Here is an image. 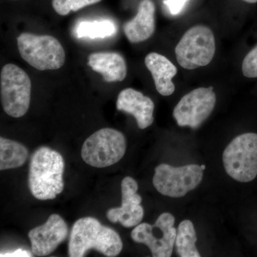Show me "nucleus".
<instances>
[{
  "label": "nucleus",
  "mask_w": 257,
  "mask_h": 257,
  "mask_svg": "<svg viewBox=\"0 0 257 257\" xmlns=\"http://www.w3.org/2000/svg\"><path fill=\"white\" fill-rule=\"evenodd\" d=\"M122 248L118 233L94 218H81L73 225L69 237V256L82 257L89 250L95 249L104 256L114 257Z\"/></svg>",
  "instance_id": "nucleus-1"
},
{
  "label": "nucleus",
  "mask_w": 257,
  "mask_h": 257,
  "mask_svg": "<svg viewBox=\"0 0 257 257\" xmlns=\"http://www.w3.org/2000/svg\"><path fill=\"white\" fill-rule=\"evenodd\" d=\"M64 161L59 152L40 147L32 155L29 172V187L40 200L53 199L64 189Z\"/></svg>",
  "instance_id": "nucleus-2"
},
{
  "label": "nucleus",
  "mask_w": 257,
  "mask_h": 257,
  "mask_svg": "<svg viewBox=\"0 0 257 257\" xmlns=\"http://www.w3.org/2000/svg\"><path fill=\"white\" fill-rule=\"evenodd\" d=\"M22 58L40 71L60 69L65 62V52L60 42L50 35L21 34L18 37Z\"/></svg>",
  "instance_id": "nucleus-3"
},
{
  "label": "nucleus",
  "mask_w": 257,
  "mask_h": 257,
  "mask_svg": "<svg viewBox=\"0 0 257 257\" xmlns=\"http://www.w3.org/2000/svg\"><path fill=\"white\" fill-rule=\"evenodd\" d=\"M223 164L229 177L250 182L257 176V134L245 133L235 138L225 149Z\"/></svg>",
  "instance_id": "nucleus-4"
},
{
  "label": "nucleus",
  "mask_w": 257,
  "mask_h": 257,
  "mask_svg": "<svg viewBox=\"0 0 257 257\" xmlns=\"http://www.w3.org/2000/svg\"><path fill=\"white\" fill-rule=\"evenodd\" d=\"M215 51V38L211 29L197 25L184 33L175 47V55L181 67L192 70L210 63Z\"/></svg>",
  "instance_id": "nucleus-5"
},
{
  "label": "nucleus",
  "mask_w": 257,
  "mask_h": 257,
  "mask_svg": "<svg viewBox=\"0 0 257 257\" xmlns=\"http://www.w3.org/2000/svg\"><path fill=\"white\" fill-rule=\"evenodd\" d=\"M126 141L122 133L104 128L91 135L83 144L82 157L87 165L104 168L117 163L125 155Z\"/></svg>",
  "instance_id": "nucleus-6"
},
{
  "label": "nucleus",
  "mask_w": 257,
  "mask_h": 257,
  "mask_svg": "<svg viewBox=\"0 0 257 257\" xmlns=\"http://www.w3.org/2000/svg\"><path fill=\"white\" fill-rule=\"evenodd\" d=\"M32 83L28 74L13 64L3 67L0 92L3 109L12 117L20 118L28 112L31 99Z\"/></svg>",
  "instance_id": "nucleus-7"
},
{
  "label": "nucleus",
  "mask_w": 257,
  "mask_h": 257,
  "mask_svg": "<svg viewBox=\"0 0 257 257\" xmlns=\"http://www.w3.org/2000/svg\"><path fill=\"white\" fill-rule=\"evenodd\" d=\"M203 171L201 166L197 165L175 167L162 164L155 169L153 184L162 195L182 197L199 185L203 178Z\"/></svg>",
  "instance_id": "nucleus-8"
},
{
  "label": "nucleus",
  "mask_w": 257,
  "mask_h": 257,
  "mask_svg": "<svg viewBox=\"0 0 257 257\" xmlns=\"http://www.w3.org/2000/svg\"><path fill=\"white\" fill-rule=\"evenodd\" d=\"M175 222L172 214L163 213L155 224L143 223L135 226L132 231V239L148 246L154 257H170L173 252L177 236Z\"/></svg>",
  "instance_id": "nucleus-9"
},
{
  "label": "nucleus",
  "mask_w": 257,
  "mask_h": 257,
  "mask_svg": "<svg viewBox=\"0 0 257 257\" xmlns=\"http://www.w3.org/2000/svg\"><path fill=\"white\" fill-rule=\"evenodd\" d=\"M213 87H199L185 94L173 111L179 126L198 128L209 118L216 104Z\"/></svg>",
  "instance_id": "nucleus-10"
},
{
  "label": "nucleus",
  "mask_w": 257,
  "mask_h": 257,
  "mask_svg": "<svg viewBox=\"0 0 257 257\" xmlns=\"http://www.w3.org/2000/svg\"><path fill=\"white\" fill-rule=\"evenodd\" d=\"M138 184L130 177L121 182V206L112 208L106 212V217L112 223L119 222L126 228L137 226L144 217L142 197L138 194Z\"/></svg>",
  "instance_id": "nucleus-11"
},
{
  "label": "nucleus",
  "mask_w": 257,
  "mask_h": 257,
  "mask_svg": "<svg viewBox=\"0 0 257 257\" xmlns=\"http://www.w3.org/2000/svg\"><path fill=\"white\" fill-rule=\"evenodd\" d=\"M68 234V227L60 215L52 214L45 224L29 232L32 251L37 256L50 254L63 242Z\"/></svg>",
  "instance_id": "nucleus-12"
},
{
  "label": "nucleus",
  "mask_w": 257,
  "mask_h": 257,
  "mask_svg": "<svg viewBox=\"0 0 257 257\" xmlns=\"http://www.w3.org/2000/svg\"><path fill=\"white\" fill-rule=\"evenodd\" d=\"M116 109L133 115L141 130L151 126L154 121L155 104L148 96L132 88L121 91L116 101Z\"/></svg>",
  "instance_id": "nucleus-13"
},
{
  "label": "nucleus",
  "mask_w": 257,
  "mask_h": 257,
  "mask_svg": "<svg viewBox=\"0 0 257 257\" xmlns=\"http://www.w3.org/2000/svg\"><path fill=\"white\" fill-rule=\"evenodd\" d=\"M155 3L143 0L139 5L138 14L123 27L126 38L132 43L146 41L153 35L156 28Z\"/></svg>",
  "instance_id": "nucleus-14"
},
{
  "label": "nucleus",
  "mask_w": 257,
  "mask_h": 257,
  "mask_svg": "<svg viewBox=\"0 0 257 257\" xmlns=\"http://www.w3.org/2000/svg\"><path fill=\"white\" fill-rule=\"evenodd\" d=\"M145 65L151 72L157 92L162 96L172 95L175 90L172 78L177 74V69L165 56L151 52L145 57Z\"/></svg>",
  "instance_id": "nucleus-15"
},
{
  "label": "nucleus",
  "mask_w": 257,
  "mask_h": 257,
  "mask_svg": "<svg viewBox=\"0 0 257 257\" xmlns=\"http://www.w3.org/2000/svg\"><path fill=\"white\" fill-rule=\"evenodd\" d=\"M88 65L94 72L101 74L106 82H121L127 74L126 62L116 52H97L91 54Z\"/></svg>",
  "instance_id": "nucleus-16"
},
{
  "label": "nucleus",
  "mask_w": 257,
  "mask_h": 257,
  "mask_svg": "<svg viewBox=\"0 0 257 257\" xmlns=\"http://www.w3.org/2000/svg\"><path fill=\"white\" fill-rule=\"evenodd\" d=\"M28 157V150L22 144L0 138V170L18 168L23 166Z\"/></svg>",
  "instance_id": "nucleus-17"
},
{
  "label": "nucleus",
  "mask_w": 257,
  "mask_h": 257,
  "mask_svg": "<svg viewBox=\"0 0 257 257\" xmlns=\"http://www.w3.org/2000/svg\"><path fill=\"white\" fill-rule=\"evenodd\" d=\"M197 234L192 221L186 219L179 224L177 230L175 246L177 254L181 257H200L196 243Z\"/></svg>",
  "instance_id": "nucleus-18"
},
{
  "label": "nucleus",
  "mask_w": 257,
  "mask_h": 257,
  "mask_svg": "<svg viewBox=\"0 0 257 257\" xmlns=\"http://www.w3.org/2000/svg\"><path fill=\"white\" fill-rule=\"evenodd\" d=\"M116 32V25L110 20L82 22L75 30L78 38L104 39L112 36Z\"/></svg>",
  "instance_id": "nucleus-19"
},
{
  "label": "nucleus",
  "mask_w": 257,
  "mask_h": 257,
  "mask_svg": "<svg viewBox=\"0 0 257 257\" xmlns=\"http://www.w3.org/2000/svg\"><path fill=\"white\" fill-rule=\"evenodd\" d=\"M101 0H52V7L57 14L65 16L70 12L78 10L99 3Z\"/></svg>",
  "instance_id": "nucleus-20"
},
{
  "label": "nucleus",
  "mask_w": 257,
  "mask_h": 257,
  "mask_svg": "<svg viewBox=\"0 0 257 257\" xmlns=\"http://www.w3.org/2000/svg\"><path fill=\"white\" fill-rule=\"evenodd\" d=\"M242 73L247 78L257 77V45L246 55L242 62Z\"/></svg>",
  "instance_id": "nucleus-21"
},
{
  "label": "nucleus",
  "mask_w": 257,
  "mask_h": 257,
  "mask_svg": "<svg viewBox=\"0 0 257 257\" xmlns=\"http://www.w3.org/2000/svg\"><path fill=\"white\" fill-rule=\"evenodd\" d=\"M187 1V0H165L164 3L168 8L171 14L175 15L182 11Z\"/></svg>",
  "instance_id": "nucleus-22"
},
{
  "label": "nucleus",
  "mask_w": 257,
  "mask_h": 257,
  "mask_svg": "<svg viewBox=\"0 0 257 257\" xmlns=\"http://www.w3.org/2000/svg\"><path fill=\"white\" fill-rule=\"evenodd\" d=\"M1 257L10 256V257H20V256H32V253L30 251H26V250L22 249V248H18L12 252L1 253L0 255Z\"/></svg>",
  "instance_id": "nucleus-23"
},
{
  "label": "nucleus",
  "mask_w": 257,
  "mask_h": 257,
  "mask_svg": "<svg viewBox=\"0 0 257 257\" xmlns=\"http://www.w3.org/2000/svg\"><path fill=\"white\" fill-rule=\"evenodd\" d=\"M243 2H246V3H249V4H254V3H257V0H242Z\"/></svg>",
  "instance_id": "nucleus-24"
},
{
  "label": "nucleus",
  "mask_w": 257,
  "mask_h": 257,
  "mask_svg": "<svg viewBox=\"0 0 257 257\" xmlns=\"http://www.w3.org/2000/svg\"><path fill=\"white\" fill-rule=\"evenodd\" d=\"M205 167H206L205 165H202V166H201V168H202L203 170H205Z\"/></svg>",
  "instance_id": "nucleus-25"
}]
</instances>
